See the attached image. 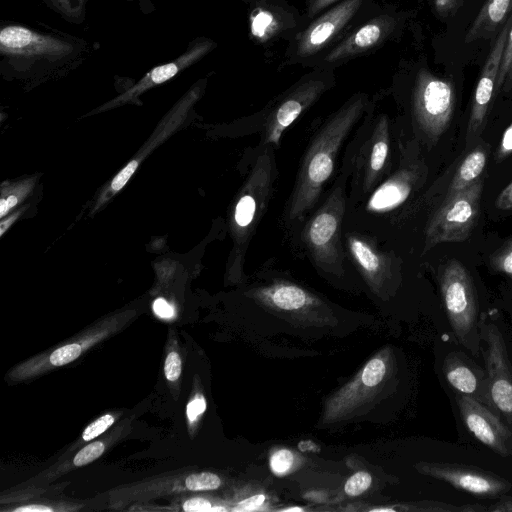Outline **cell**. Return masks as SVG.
<instances>
[{
	"label": "cell",
	"mask_w": 512,
	"mask_h": 512,
	"mask_svg": "<svg viewBox=\"0 0 512 512\" xmlns=\"http://www.w3.org/2000/svg\"><path fill=\"white\" fill-rule=\"evenodd\" d=\"M368 108L366 94L354 95L331 114L313 135L303 154L284 211L287 223L302 222L314 210L334 172L344 142Z\"/></svg>",
	"instance_id": "obj_1"
},
{
	"label": "cell",
	"mask_w": 512,
	"mask_h": 512,
	"mask_svg": "<svg viewBox=\"0 0 512 512\" xmlns=\"http://www.w3.org/2000/svg\"><path fill=\"white\" fill-rule=\"evenodd\" d=\"M389 126L386 115L373 117L369 111L354 139L347 145L342 172L351 180L352 203L365 199L391 174Z\"/></svg>",
	"instance_id": "obj_2"
},
{
	"label": "cell",
	"mask_w": 512,
	"mask_h": 512,
	"mask_svg": "<svg viewBox=\"0 0 512 512\" xmlns=\"http://www.w3.org/2000/svg\"><path fill=\"white\" fill-rule=\"evenodd\" d=\"M347 181V175L342 172L322 204L309 214L300 233L301 243L312 263L335 275L343 273L348 258L342 241V224L348 206Z\"/></svg>",
	"instance_id": "obj_3"
},
{
	"label": "cell",
	"mask_w": 512,
	"mask_h": 512,
	"mask_svg": "<svg viewBox=\"0 0 512 512\" xmlns=\"http://www.w3.org/2000/svg\"><path fill=\"white\" fill-rule=\"evenodd\" d=\"M260 149L251 163L233 210L238 261L243 260L246 248L266 212L277 177L274 147L263 146Z\"/></svg>",
	"instance_id": "obj_4"
},
{
	"label": "cell",
	"mask_w": 512,
	"mask_h": 512,
	"mask_svg": "<svg viewBox=\"0 0 512 512\" xmlns=\"http://www.w3.org/2000/svg\"><path fill=\"white\" fill-rule=\"evenodd\" d=\"M446 315L458 341L474 355L479 351L478 306L472 277L458 260L447 263L440 274Z\"/></svg>",
	"instance_id": "obj_5"
},
{
	"label": "cell",
	"mask_w": 512,
	"mask_h": 512,
	"mask_svg": "<svg viewBox=\"0 0 512 512\" xmlns=\"http://www.w3.org/2000/svg\"><path fill=\"white\" fill-rule=\"evenodd\" d=\"M330 68H318L279 97L261 123V144L277 148L283 133L333 84Z\"/></svg>",
	"instance_id": "obj_6"
},
{
	"label": "cell",
	"mask_w": 512,
	"mask_h": 512,
	"mask_svg": "<svg viewBox=\"0 0 512 512\" xmlns=\"http://www.w3.org/2000/svg\"><path fill=\"white\" fill-rule=\"evenodd\" d=\"M482 180L446 197L434 214L425 233V251L442 243L462 242L469 238L480 214Z\"/></svg>",
	"instance_id": "obj_7"
},
{
	"label": "cell",
	"mask_w": 512,
	"mask_h": 512,
	"mask_svg": "<svg viewBox=\"0 0 512 512\" xmlns=\"http://www.w3.org/2000/svg\"><path fill=\"white\" fill-rule=\"evenodd\" d=\"M456 102L450 81L427 69L419 70L412 96V114L420 131L436 142L448 128Z\"/></svg>",
	"instance_id": "obj_8"
},
{
	"label": "cell",
	"mask_w": 512,
	"mask_h": 512,
	"mask_svg": "<svg viewBox=\"0 0 512 512\" xmlns=\"http://www.w3.org/2000/svg\"><path fill=\"white\" fill-rule=\"evenodd\" d=\"M75 46L52 35L21 25H7L0 30V53L11 64L57 62L72 55Z\"/></svg>",
	"instance_id": "obj_9"
},
{
	"label": "cell",
	"mask_w": 512,
	"mask_h": 512,
	"mask_svg": "<svg viewBox=\"0 0 512 512\" xmlns=\"http://www.w3.org/2000/svg\"><path fill=\"white\" fill-rule=\"evenodd\" d=\"M482 335L489 407L512 429V369L504 337L493 323L484 324Z\"/></svg>",
	"instance_id": "obj_10"
},
{
	"label": "cell",
	"mask_w": 512,
	"mask_h": 512,
	"mask_svg": "<svg viewBox=\"0 0 512 512\" xmlns=\"http://www.w3.org/2000/svg\"><path fill=\"white\" fill-rule=\"evenodd\" d=\"M366 0H344L315 19L292 41L290 58L295 62L319 54L340 36Z\"/></svg>",
	"instance_id": "obj_11"
},
{
	"label": "cell",
	"mask_w": 512,
	"mask_h": 512,
	"mask_svg": "<svg viewBox=\"0 0 512 512\" xmlns=\"http://www.w3.org/2000/svg\"><path fill=\"white\" fill-rule=\"evenodd\" d=\"M418 469L425 475L479 498H496L511 489L507 479L474 466L450 462H424L418 465Z\"/></svg>",
	"instance_id": "obj_12"
},
{
	"label": "cell",
	"mask_w": 512,
	"mask_h": 512,
	"mask_svg": "<svg viewBox=\"0 0 512 512\" xmlns=\"http://www.w3.org/2000/svg\"><path fill=\"white\" fill-rule=\"evenodd\" d=\"M460 417L467 430L501 457L512 454V430L489 406L456 393Z\"/></svg>",
	"instance_id": "obj_13"
},
{
	"label": "cell",
	"mask_w": 512,
	"mask_h": 512,
	"mask_svg": "<svg viewBox=\"0 0 512 512\" xmlns=\"http://www.w3.org/2000/svg\"><path fill=\"white\" fill-rule=\"evenodd\" d=\"M511 24L512 14L501 27V30L498 33L482 67L472 99L467 128V141L477 136L485 125L491 102L496 91L499 68Z\"/></svg>",
	"instance_id": "obj_14"
},
{
	"label": "cell",
	"mask_w": 512,
	"mask_h": 512,
	"mask_svg": "<svg viewBox=\"0 0 512 512\" xmlns=\"http://www.w3.org/2000/svg\"><path fill=\"white\" fill-rule=\"evenodd\" d=\"M398 20L394 15H379L336 43L319 60V68H331L378 47L396 30Z\"/></svg>",
	"instance_id": "obj_15"
},
{
	"label": "cell",
	"mask_w": 512,
	"mask_h": 512,
	"mask_svg": "<svg viewBox=\"0 0 512 512\" xmlns=\"http://www.w3.org/2000/svg\"><path fill=\"white\" fill-rule=\"evenodd\" d=\"M249 31L253 40L269 43L299 26V15L282 0H248Z\"/></svg>",
	"instance_id": "obj_16"
},
{
	"label": "cell",
	"mask_w": 512,
	"mask_h": 512,
	"mask_svg": "<svg viewBox=\"0 0 512 512\" xmlns=\"http://www.w3.org/2000/svg\"><path fill=\"white\" fill-rule=\"evenodd\" d=\"M343 237L347 256L365 280L374 289H379L392 276L395 260L381 251L369 236L346 232Z\"/></svg>",
	"instance_id": "obj_17"
},
{
	"label": "cell",
	"mask_w": 512,
	"mask_h": 512,
	"mask_svg": "<svg viewBox=\"0 0 512 512\" xmlns=\"http://www.w3.org/2000/svg\"><path fill=\"white\" fill-rule=\"evenodd\" d=\"M417 180L411 167H401L383 180L364 200V213L384 217L402 206L410 197Z\"/></svg>",
	"instance_id": "obj_18"
},
{
	"label": "cell",
	"mask_w": 512,
	"mask_h": 512,
	"mask_svg": "<svg viewBox=\"0 0 512 512\" xmlns=\"http://www.w3.org/2000/svg\"><path fill=\"white\" fill-rule=\"evenodd\" d=\"M443 373L453 390L489 406L487 375L466 355L460 352L447 354Z\"/></svg>",
	"instance_id": "obj_19"
},
{
	"label": "cell",
	"mask_w": 512,
	"mask_h": 512,
	"mask_svg": "<svg viewBox=\"0 0 512 512\" xmlns=\"http://www.w3.org/2000/svg\"><path fill=\"white\" fill-rule=\"evenodd\" d=\"M214 46L215 43L211 39H195L190 43L187 50L179 57L171 62L158 65L151 69L133 88L128 90L121 97V100H126L128 97L136 96L148 88L170 80L179 72L203 58L213 49Z\"/></svg>",
	"instance_id": "obj_20"
},
{
	"label": "cell",
	"mask_w": 512,
	"mask_h": 512,
	"mask_svg": "<svg viewBox=\"0 0 512 512\" xmlns=\"http://www.w3.org/2000/svg\"><path fill=\"white\" fill-rule=\"evenodd\" d=\"M387 372L385 361L376 357L371 359L360 372L358 377L349 385L341 390V392L333 399V404L329 406L330 412H339L350 407L357 400L377 387L384 379Z\"/></svg>",
	"instance_id": "obj_21"
},
{
	"label": "cell",
	"mask_w": 512,
	"mask_h": 512,
	"mask_svg": "<svg viewBox=\"0 0 512 512\" xmlns=\"http://www.w3.org/2000/svg\"><path fill=\"white\" fill-rule=\"evenodd\" d=\"M512 14V0H486L465 37V43L490 38Z\"/></svg>",
	"instance_id": "obj_22"
},
{
	"label": "cell",
	"mask_w": 512,
	"mask_h": 512,
	"mask_svg": "<svg viewBox=\"0 0 512 512\" xmlns=\"http://www.w3.org/2000/svg\"><path fill=\"white\" fill-rule=\"evenodd\" d=\"M487 148L478 145L462 161L448 188L447 197L451 196L479 180L487 163Z\"/></svg>",
	"instance_id": "obj_23"
},
{
	"label": "cell",
	"mask_w": 512,
	"mask_h": 512,
	"mask_svg": "<svg viewBox=\"0 0 512 512\" xmlns=\"http://www.w3.org/2000/svg\"><path fill=\"white\" fill-rule=\"evenodd\" d=\"M261 295L275 307L286 311L301 309L312 300L303 288L286 282L263 289Z\"/></svg>",
	"instance_id": "obj_24"
},
{
	"label": "cell",
	"mask_w": 512,
	"mask_h": 512,
	"mask_svg": "<svg viewBox=\"0 0 512 512\" xmlns=\"http://www.w3.org/2000/svg\"><path fill=\"white\" fill-rule=\"evenodd\" d=\"M48 6L71 22H81L87 0H46Z\"/></svg>",
	"instance_id": "obj_25"
},
{
	"label": "cell",
	"mask_w": 512,
	"mask_h": 512,
	"mask_svg": "<svg viewBox=\"0 0 512 512\" xmlns=\"http://www.w3.org/2000/svg\"><path fill=\"white\" fill-rule=\"evenodd\" d=\"M491 267L512 279V238L507 240L490 257Z\"/></svg>",
	"instance_id": "obj_26"
},
{
	"label": "cell",
	"mask_w": 512,
	"mask_h": 512,
	"mask_svg": "<svg viewBox=\"0 0 512 512\" xmlns=\"http://www.w3.org/2000/svg\"><path fill=\"white\" fill-rule=\"evenodd\" d=\"M220 485V478L211 472L191 474L185 479L186 488L192 491L215 490Z\"/></svg>",
	"instance_id": "obj_27"
},
{
	"label": "cell",
	"mask_w": 512,
	"mask_h": 512,
	"mask_svg": "<svg viewBox=\"0 0 512 512\" xmlns=\"http://www.w3.org/2000/svg\"><path fill=\"white\" fill-rule=\"evenodd\" d=\"M82 348L78 343L67 344L54 350L49 361L54 366H62L74 361L81 354Z\"/></svg>",
	"instance_id": "obj_28"
},
{
	"label": "cell",
	"mask_w": 512,
	"mask_h": 512,
	"mask_svg": "<svg viewBox=\"0 0 512 512\" xmlns=\"http://www.w3.org/2000/svg\"><path fill=\"white\" fill-rule=\"evenodd\" d=\"M371 483L372 477L368 472L358 471L346 481L344 490L348 496L355 497L364 493Z\"/></svg>",
	"instance_id": "obj_29"
},
{
	"label": "cell",
	"mask_w": 512,
	"mask_h": 512,
	"mask_svg": "<svg viewBox=\"0 0 512 512\" xmlns=\"http://www.w3.org/2000/svg\"><path fill=\"white\" fill-rule=\"evenodd\" d=\"M294 455L288 449L277 450L270 458V467L274 474L284 475L293 465Z\"/></svg>",
	"instance_id": "obj_30"
},
{
	"label": "cell",
	"mask_w": 512,
	"mask_h": 512,
	"mask_svg": "<svg viewBox=\"0 0 512 512\" xmlns=\"http://www.w3.org/2000/svg\"><path fill=\"white\" fill-rule=\"evenodd\" d=\"M105 446L102 442L96 441L82 448L74 457L73 464L75 466L86 465L97 458L104 452Z\"/></svg>",
	"instance_id": "obj_31"
},
{
	"label": "cell",
	"mask_w": 512,
	"mask_h": 512,
	"mask_svg": "<svg viewBox=\"0 0 512 512\" xmlns=\"http://www.w3.org/2000/svg\"><path fill=\"white\" fill-rule=\"evenodd\" d=\"M114 420V417L110 414L99 417L84 429L82 439L84 441H89L96 438L112 426Z\"/></svg>",
	"instance_id": "obj_32"
},
{
	"label": "cell",
	"mask_w": 512,
	"mask_h": 512,
	"mask_svg": "<svg viewBox=\"0 0 512 512\" xmlns=\"http://www.w3.org/2000/svg\"><path fill=\"white\" fill-rule=\"evenodd\" d=\"M512 60V24L510 26V29L508 31V35L506 38L505 48L499 68V73L497 77V83H496V92L501 91L503 83L505 81V77L510 65V62Z\"/></svg>",
	"instance_id": "obj_33"
},
{
	"label": "cell",
	"mask_w": 512,
	"mask_h": 512,
	"mask_svg": "<svg viewBox=\"0 0 512 512\" xmlns=\"http://www.w3.org/2000/svg\"><path fill=\"white\" fill-rule=\"evenodd\" d=\"M181 359L177 352H170L165 360L164 373L169 381H176L181 374Z\"/></svg>",
	"instance_id": "obj_34"
},
{
	"label": "cell",
	"mask_w": 512,
	"mask_h": 512,
	"mask_svg": "<svg viewBox=\"0 0 512 512\" xmlns=\"http://www.w3.org/2000/svg\"><path fill=\"white\" fill-rule=\"evenodd\" d=\"M138 167L137 161H131L127 166H125L113 179L111 183V188L114 191H118L127 183L130 179L136 168Z\"/></svg>",
	"instance_id": "obj_35"
},
{
	"label": "cell",
	"mask_w": 512,
	"mask_h": 512,
	"mask_svg": "<svg viewBox=\"0 0 512 512\" xmlns=\"http://www.w3.org/2000/svg\"><path fill=\"white\" fill-rule=\"evenodd\" d=\"M512 154V123L505 129L497 153V161H502Z\"/></svg>",
	"instance_id": "obj_36"
},
{
	"label": "cell",
	"mask_w": 512,
	"mask_h": 512,
	"mask_svg": "<svg viewBox=\"0 0 512 512\" xmlns=\"http://www.w3.org/2000/svg\"><path fill=\"white\" fill-rule=\"evenodd\" d=\"M265 501L263 494H256L240 501L232 510L237 512L257 510Z\"/></svg>",
	"instance_id": "obj_37"
},
{
	"label": "cell",
	"mask_w": 512,
	"mask_h": 512,
	"mask_svg": "<svg viewBox=\"0 0 512 512\" xmlns=\"http://www.w3.org/2000/svg\"><path fill=\"white\" fill-rule=\"evenodd\" d=\"M495 206L501 210L512 209V181L498 195Z\"/></svg>",
	"instance_id": "obj_38"
},
{
	"label": "cell",
	"mask_w": 512,
	"mask_h": 512,
	"mask_svg": "<svg viewBox=\"0 0 512 512\" xmlns=\"http://www.w3.org/2000/svg\"><path fill=\"white\" fill-rule=\"evenodd\" d=\"M206 409V402L203 397H196L187 405V416L190 421H194Z\"/></svg>",
	"instance_id": "obj_39"
},
{
	"label": "cell",
	"mask_w": 512,
	"mask_h": 512,
	"mask_svg": "<svg viewBox=\"0 0 512 512\" xmlns=\"http://www.w3.org/2000/svg\"><path fill=\"white\" fill-rule=\"evenodd\" d=\"M211 503L203 498H191L184 502L185 511H211Z\"/></svg>",
	"instance_id": "obj_40"
},
{
	"label": "cell",
	"mask_w": 512,
	"mask_h": 512,
	"mask_svg": "<svg viewBox=\"0 0 512 512\" xmlns=\"http://www.w3.org/2000/svg\"><path fill=\"white\" fill-rule=\"evenodd\" d=\"M338 0H308L307 15L308 18H314L323 9L329 7Z\"/></svg>",
	"instance_id": "obj_41"
},
{
	"label": "cell",
	"mask_w": 512,
	"mask_h": 512,
	"mask_svg": "<svg viewBox=\"0 0 512 512\" xmlns=\"http://www.w3.org/2000/svg\"><path fill=\"white\" fill-rule=\"evenodd\" d=\"M153 310L161 318L168 319L174 315L173 307L163 298L154 301Z\"/></svg>",
	"instance_id": "obj_42"
},
{
	"label": "cell",
	"mask_w": 512,
	"mask_h": 512,
	"mask_svg": "<svg viewBox=\"0 0 512 512\" xmlns=\"http://www.w3.org/2000/svg\"><path fill=\"white\" fill-rule=\"evenodd\" d=\"M492 512H512V497L502 496L494 505L487 508Z\"/></svg>",
	"instance_id": "obj_43"
},
{
	"label": "cell",
	"mask_w": 512,
	"mask_h": 512,
	"mask_svg": "<svg viewBox=\"0 0 512 512\" xmlns=\"http://www.w3.org/2000/svg\"><path fill=\"white\" fill-rule=\"evenodd\" d=\"M456 4V0H434V6L438 14L446 15Z\"/></svg>",
	"instance_id": "obj_44"
},
{
	"label": "cell",
	"mask_w": 512,
	"mask_h": 512,
	"mask_svg": "<svg viewBox=\"0 0 512 512\" xmlns=\"http://www.w3.org/2000/svg\"><path fill=\"white\" fill-rule=\"evenodd\" d=\"M14 511L15 512H52L53 509L48 506L33 504V505L22 506V507L16 508Z\"/></svg>",
	"instance_id": "obj_45"
},
{
	"label": "cell",
	"mask_w": 512,
	"mask_h": 512,
	"mask_svg": "<svg viewBox=\"0 0 512 512\" xmlns=\"http://www.w3.org/2000/svg\"><path fill=\"white\" fill-rule=\"evenodd\" d=\"M17 197L14 195L9 196L7 199H2L0 202V214L4 216L5 213L17 204Z\"/></svg>",
	"instance_id": "obj_46"
},
{
	"label": "cell",
	"mask_w": 512,
	"mask_h": 512,
	"mask_svg": "<svg viewBox=\"0 0 512 512\" xmlns=\"http://www.w3.org/2000/svg\"><path fill=\"white\" fill-rule=\"evenodd\" d=\"M510 89H512V60L510 62V65H509V68H508V71H507V74L505 77V81L503 83L501 90L509 91Z\"/></svg>",
	"instance_id": "obj_47"
},
{
	"label": "cell",
	"mask_w": 512,
	"mask_h": 512,
	"mask_svg": "<svg viewBox=\"0 0 512 512\" xmlns=\"http://www.w3.org/2000/svg\"><path fill=\"white\" fill-rule=\"evenodd\" d=\"M301 442L306 445V447H303V448L300 449L302 451H307V450H309V451L310 450L316 451V450H318L317 449L318 447L313 442H311L310 440H308V441H301Z\"/></svg>",
	"instance_id": "obj_48"
},
{
	"label": "cell",
	"mask_w": 512,
	"mask_h": 512,
	"mask_svg": "<svg viewBox=\"0 0 512 512\" xmlns=\"http://www.w3.org/2000/svg\"><path fill=\"white\" fill-rule=\"evenodd\" d=\"M393 511H395V510L392 508H377V509L371 510V512H393Z\"/></svg>",
	"instance_id": "obj_49"
},
{
	"label": "cell",
	"mask_w": 512,
	"mask_h": 512,
	"mask_svg": "<svg viewBox=\"0 0 512 512\" xmlns=\"http://www.w3.org/2000/svg\"><path fill=\"white\" fill-rule=\"evenodd\" d=\"M282 511H303V509L301 507H290V508H286V509H283Z\"/></svg>",
	"instance_id": "obj_50"
}]
</instances>
